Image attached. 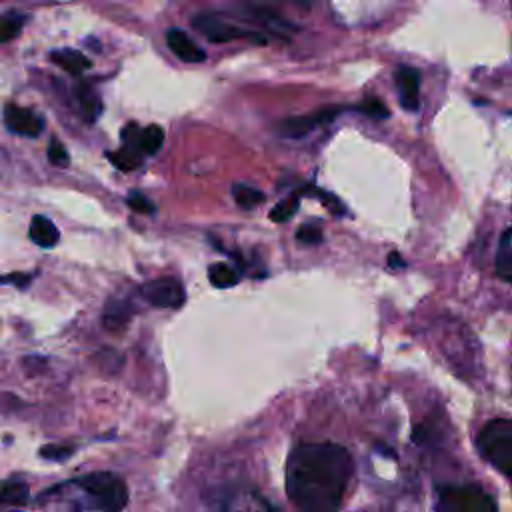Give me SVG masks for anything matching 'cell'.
<instances>
[{
  "instance_id": "cell-14",
  "label": "cell",
  "mask_w": 512,
  "mask_h": 512,
  "mask_svg": "<svg viewBox=\"0 0 512 512\" xmlns=\"http://www.w3.org/2000/svg\"><path fill=\"white\" fill-rule=\"evenodd\" d=\"M496 274L504 282L512 284V226L500 234L496 248Z\"/></svg>"
},
{
  "instance_id": "cell-31",
  "label": "cell",
  "mask_w": 512,
  "mask_h": 512,
  "mask_svg": "<svg viewBox=\"0 0 512 512\" xmlns=\"http://www.w3.org/2000/svg\"><path fill=\"white\" fill-rule=\"evenodd\" d=\"M388 266H390V268H402V266H404V260L400 258L398 252H392V254L388 256Z\"/></svg>"
},
{
  "instance_id": "cell-29",
  "label": "cell",
  "mask_w": 512,
  "mask_h": 512,
  "mask_svg": "<svg viewBox=\"0 0 512 512\" xmlns=\"http://www.w3.org/2000/svg\"><path fill=\"white\" fill-rule=\"evenodd\" d=\"M316 192H318V198L324 202V206H326L332 214H344V204H342L336 196L328 194L326 190H316Z\"/></svg>"
},
{
  "instance_id": "cell-3",
  "label": "cell",
  "mask_w": 512,
  "mask_h": 512,
  "mask_svg": "<svg viewBox=\"0 0 512 512\" xmlns=\"http://www.w3.org/2000/svg\"><path fill=\"white\" fill-rule=\"evenodd\" d=\"M478 454L512 482V420L492 418L476 436Z\"/></svg>"
},
{
  "instance_id": "cell-16",
  "label": "cell",
  "mask_w": 512,
  "mask_h": 512,
  "mask_svg": "<svg viewBox=\"0 0 512 512\" xmlns=\"http://www.w3.org/2000/svg\"><path fill=\"white\" fill-rule=\"evenodd\" d=\"M74 94L82 106V110L86 112V118L88 122H94L98 116H100V110H102V104H100V98L94 94L92 86L84 80H78L74 84Z\"/></svg>"
},
{
  "instance_id": "cell-21",
  "label": "cell",
  "mask_w": 512,
  "mask_h": 512,
  "mask_svg": "<svg viewBox=\"0 0 512 512\" xmlns=\"http://www.w3.org/2000/svg\"><path fill=\"white\" fill-rule=\"evenodd\" d=\"M164 142V130L158 124H148L146 128H142L140 132V150L142 154H156L162 148Z\"/></svg>"
},
{
  "instance_id": "cell-28",
  "label": "cell",
  "mask_w": 512,
  "mask_h": 512,
  "mask_svg": "<svg viewBox=\"0 0 512 512\" xmlns=\"http://www.w3.org/2000/svg\"><path fill=\"white\" fill-rule=\"evenodd\" d=\"M74 452V446H64V444H48L40 448V456L48 460H66Z\"/></svg>"
},
{
  "instance_id": "cell-20",
  "label": "cell",
  "mask_w": 512,
  "mask_h": 512,
  "mask_svg": "<svg viewBox=\"0 0 512 512\" xmlns=\"http://www.w3.org/2000/svg\"><path fill=\"white\" fill-rule=\"evenodd\" d=\"M30 498L28 484L18 478H8L2 484V502L4 504H24Z\"/></svg>"
},
{
  "instance_id": "cell-5",
  "label": "cell",
  "mask_w": 512,
  "mask_h": 512,
  "mask_svg": "<svg viewBox=\"0 0 512 512\" xmlns=\"http://www.w3.org/2000/svg\"><path fill=\"white\" fill-rule=\"evenodd\" d=\"M192 26L210 42L214 44H224V42H230L234 38H250L258 44H264L266 38L258 36V32H252V30H244L232 22H228L226 18L218 16V14H212V12H198L192 20Z\"/></svg>"
},
{
  "instance_id": "cell-8",
  "label": "cell",
  "mask_w": 512,
  "mask_h": 512,
  "mask_svg": "<svg viewBox=\"0 0 512 512\" xmlns=\"http://www.w3.org/2000/svg\"><path fill=\"white\" fill-rule=\"evenodd\" d=\"M338 114H340V108L330 106V108H322V110H316L312 114H306V116H292V118H286L278 124V132L284 138H304L306 134H310L318 126L334 120Z\"/></svg>"
},
{
  "instance_id": "cell-17",
  "label": "cell",
  "mask_w": 512,
  "mask_h": 512,
  "mask_svg": "<svg viewBox=\"0 0 512 512\" xmlns=\"http://www.w3.org/2000/svg\"><path fill=\"white\" fill-rule=\"evenodd\" d=\"M208 280L214 288H232L238 284V272L226 262H214L208 266Z\"/></svg>"
},
{
  "instance_id": "cell-11",
  "label": "cell",
  "mask_w": 512,
  "mask_h": 512,
  "mask_svg": "<svg viewBox=\"0 0 512 512\" xmlns=\"http://www.w3.org/2000/svg\"><path fill=\"white\" fill-rule=\"evenodd\" d=\"M166 44L172 50V54H176L182 62L188 64H196V62H204L206 60V52L204 48H200L184 30L180 28H168L166 32Z\"/></svg>"
},
{
  "instance_id": "cell-6",
  "label": "cell",
  "mask_w": 512,
  "mask_h": 512,
  "mask_svg": "<svg viewBox=\"0 0 512 512\" xmlns=\"http://www.w3.org/2000/svg\"><path fill=\"white\" fill-rule=\"evenodd\" d=\"M220 512H282L256 490L228 488L218 496Z\"/></svg>"
},
{
  "instance_id": "cell-1",
  "label": "cell",
  "mask_w": 512,
  "mask_h": 512,
  "mask_svg": "<svg viewBox=\"0 0 512 512\" xmlns=\"http://www.w3.org/2000/svg\"><path fill=\"white\" fill-rule=\"evenodd\" d=\"M354 472L350 452L334 442L298 444L286 462V494L298 512H336Z\"/></svg>"
},
{
  "instance_id": "cell-26",
  "label": "cell",
  "mask_w": 512,
  "mask_h": 512,
  "mask_svg": "<svg viewBox=\"0 0 512 512\" xmlns=\"http://www.w3.org/2000/svg\"><path fill=\"white\" fill-rule=\"evenodd\" d=\"M46 154H48V160H50L54 166L64 168V166H68V162H70V156H68L64 144H60L58 138H52V140H50Z\"/></svg>"
},
{
  "instance_id": "cell-7",
  "label": "cell",
  "mask_w": 512,
  "mask_h": 512,
  "mask_svg": "<svg viewBox=\"0 0 512 512\" xmlns=\"http://www.w3.org/2000/svg\"><path fill=\"white\" fill-rule=\"evenodd\" d=\"M142 298L158 308H180L186 300L182 284L174 278H156L140 288Z\"/></svg>"
},
{
  "instance_id": "cell-18",
  "label": "cell",
  "mask_w": 512,
  "mask_h": 512,
  "mask_svg": "<svg viewBox=\"0 0 512 512\" xmlns=\"http://www.w3.org/2000/svg\"><path fill=\"white\" fill-rule=\"evenodd\" d=\"M106 158L112 162V166H116L118 170L122 172H130V170H136L140 166V158H142V152L138 150H132V148H120V150H114V152H106Z\"/></svg>"
},
{
  "instance_id": "cell-12",
  "label": "cell",
  "mask_w": 512,
  "mask_h": 512,
  "mask_svg": "<svg viewBox=\"0 0 512 512\" xmlns=\"http://www.w3.org/2000/svg\"><path fill=\"white\" fill-rule=\"evenodd\" d=\"M28 236L40 248H52L60 240V232H58L56 224L50 218L42 216V214L32 216L30 228H28Z\"/></svg>"
},
{
  "instance_id": "cell-24",
  "label": "cell",
  "mask_w": 512,
  "mask_h": 512,
  "mask_svg": "<svg viewBox=\"0 0 512 512\" xmlns=\"http://www.w3.org/2000/svg\"><path fill=\"white\" fill-rule=\"evenodd\" d=\"M126 204H128L134 212H138V214H154V212H156L154 202H152L148 196H144L142 192H136V190L128 194Z\"/></svg>"
},
{
  "instance_id": "cell-10",
  "label": "cell",
  "mask_w": 512,
  "mask_h": 512,
  "mask_svg": "<svg viewBox=\"0 0 512 512\" xmlns=\"http://www.w3.org/2000/svg\"><path fill=\"white\" fill-rule=\"evenodd\" d=\"M400 92V102L408 112L420 108V72L412 66H400L394 74Z\"/></svg>"
},
{
  "instance_id": "cell-2",
  "label": "cell",
  "mask_w": 512,
  "mask_h": 512,
  "mask_svg": "<svg viewBox=\"0 0 512 512\" xmlns=\"http://www.w3.org/2000/svg\"><path fill=\"white\" fill-rule=\"evenodd\" d=\"M128 502L126 482L114 472H90L36 496V504L56 512H120Z\"/></svg>"
},
{
  "instance_id": "cell-22",
  "label": "cell",
  "mask_w": 512,
  "mask_h": 512,
  "mask_svg": "<svg viewBox=\"0 0 512 512\" xmlns=\"http://www.w3.org/2000/svg\"><path fill=\"white\" fill-rule=\"evenodd\" d=\"M24 22H26L24 12H6L0 22V42H10L12 38H16Z\"/></svg>"
},
{
  "instance_id": "cell-30",
  "label": "cell",
  "mask_w": 512,
  "mask_h": 512,
  "mask_svg": "<svg viewBox=\"0 0 512 512\" xmlns=\"http://www.w3.org/2000/svg\"><path fill=\"white\" fill-rule=\"evenodd\" d=\"M30 280H32V276H30V274H24V272H12V274H8V276L2 278V282H12V284H16L18 288H26Z\"/></svg>"
},
{
  "instance_id": "cell-27",
  "label": "cell",
  "mask_w": 512,
  "mask_h": 512,
  "mask_svg": "<svg viewBox=\"0 0 512 512\" xmlns=\"http://www.w3.org/2000/svg\"><path fill=\"white\" fill-rule=\"evenodd\" d=\"M296 240L306 246H314L322 242V230L316 224H304L296 230Z\"/></svg>"
},
{
  "instance_id": "cell-9",
  "label": "cell",
  "mask_w": 512,
  "mask_h": 512,
  "mask_svg": "<svg viewBox=\"0 0 512 512\" xmlns=\"http://www.w3.org/2000/svg\"><path fill=\"white\" fill-rule=\"evenodd\" d=\"M4 124L12 134L28 138L38 136L44 130V118L40 114L16 104L4 106Z\"/></svg>"
},
{
  "instance_id": "cell-13",
  "label": "cell",
  "mask_w": 512,
  "mask_h": 512,
  "mask_svg": "<svg viewBox=\"0 0 512 512\" xmlns=\"http://www.w3.org/2000/svg\"><path fill=\"white\" fill-rule=\"evenodd\" d=\"M48 58L52 60V64H56L58 68H62L64 72L74 74V76L82 74L84 70H88V68L92 66L90 60H88L82 52L72 50V48H58V50H52Z\"/></svg>"
},
{
  "instance_id": "cell-23",
  "label": "cell",
  "mask_w": 512,
  "mask_h": 512,
  "mask_svg": "<svg viewBox=\"0 0 512 512\" xmlns=\"http://www.w3.org/2000/svg\"><path fill=\"white\" fill-rule=\"evenodd\" d=\"M298 206H300V200H298V196L294 194V196H288V198H284V200H280L272 210H270V220L272 222H286V220H290L296 212H298Z\"/></svg>"
},
{
  "instance_id": "cell-19",
  "label": "cell",
  "mask_w": 512,
  "mask_h": 512,
  "mask_svg": "<svg viewBox=\"0 0 512 512\" xmlns=\"http://www.w3.org/2000/svg\"><path fill=\"white\" fill-rule=\"evenodd\" d=\"M232 198H234V202H236L240 208H244V210H250V208H254L256 204L264 202V194H262L258 188L248 186V184H242V182L232 184Z\"/></svg>"
},
{
  "instance_id": "cell-15",
  "label": "cell",
  "mask_w": 512,
  "mask_h": 512,
  "mask_svg": "<svg viewBox=\"0 0 512 512\" xmlns=\"http://www.w3.org/2000/svg\"><path fill=\"white\" fill-rule=\"evenodd\" d=\"M132 312H134V308L128 300H110L104 308L102 322L108 330H120L122 326H126Z\"/></svg>"
},
{
  "instance_id": "cell-25",
  "label": "cell",
  "mask_w": 512,
  "mask_h": 512,
  "mask_svg": "<svg viewBox=\"0 0 512 512\" xmlns=\"http://www.w3.org/2000/svg\"><path fill=\"white\" fill-rule=\"evenodd\" d=\"M356 110H360L362 114L366 116H372V118H388V108L378 100V98H364Z\"/></svg>"
},
{
  "instance_id": "cell-4",
  "label": "cell",
  "mask_w": 512,
  "mask_h": 512,
  "mask_svg": "<svg viewBox=\"0 0 512 512\" xmlns=\"http://www.w3.org/2000/svg\"><path fill=\"white\" fill-rule=\"evenodd\" d=\"M436 512H500L492 494L476 484H444L436 490Z\"/></svg>"
}]
</instances>
